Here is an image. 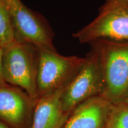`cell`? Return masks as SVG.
<instances>
[{
	"instance_id": "6da1fadb",
	"label": "cell",
	"mask_w": 128,
	"mask_h": 128,
	"mask_svg": "<svg viewBox=\"0 0 128 128\" xmlns=\"http://www.w3.org/2000/svg\"><path fill=\"white\" fill-rule=\"evenodd\" d=\"M98 54L104 80L102 96L112 104L128 96V42L98 39L90 43Z\"/></svg>"
},
{
	"instance_id": "7a4b0ae2",
	"label": "cell",
	"mask_w": 128,
	"mask_h": 128,
	"mask_svg": "<svg viewBox=\"0 0 128 128\" xmlns=\"http://www.w3.org/2000/svg\"><path fill=\"white\" fill-rule=\"evenodd\" d=\"M39 62V48L30 43L15 39L2 48L3 79L8 84L24 90L37 100Z\"/></svg>"
},
{
	"instance_id": "3957f363",
	"label": "cell",
	"mask_w": 128,
	"mask_h": 128,
	"mask_svg": "<svg viewBox=\"0 0 128 128\" xmlns=\"http://www.w3.org/2000/svg\"><path fill=\"white\" fill-rule=\"evenodd\" d=\"M81 44L98 39L128 42V3L123 1H106L98 16L90 23L74 33Z\"/></svg>"
},
{
	"instance_id": "277c9868",
	"label": "cell",
	"mask_w": 128,
	"mask_h": 128,
	"mask_svg": "<svg viewBox=\"0 0 128 128\" xmlns=\"http://www.w3.org/2000/svg\"><path fill=\"white\" fill-rule=\"evenodd\" d=\"M85 58L82 68L64 88L60 97L62 111L68 116L80 104L101 96L103 92L104 80L97 51L91 46Z\"/></svg>"
},
{
	"instance_id": "5b68a950",
	"label": "cell",
	"mask_w": 128,
	"mask_h": 128,
	"mask_svg": "<svg viewBox=\"0 0 128 128\" xmlns=\"http://www.w3.org/2000/svg\"><path fill=\"white\" fill-rule=\"evenodd\" d=\"M85 61L86 58L65 56L58 52L39 49L38 98L65 88L79 72Z\"/></svg>"
},
{
	"instance_id": "8992f818",
	"label": "cell",
	"mask_w": 128,
	"mask_h": 128,
	"mask_svg": "<svg viewBox=\"0 0 128 128\" xmlns=\"http://www.w3.org/2000/svg\"><path fill=\"white\" fill-rule=\"evenodd\" d=\"M8 10L14 38L39 49L57 52L53 44L55 33L46 19L27 7L20 0H4Z\"/></svg>"
},
{
	"instance_id": "52a82bcc",
	"label": "cell",
	"mask_w": 128,
	"mask_h": 128,
	"mask_svg": "<svg viewBox=\"0 0 128 128\" xmlns=\"http://www.w3.org/2000/svg\"><path fill=\"white\" fill-rule=\"evenodd\" d=\"M37 100L20 87L1 83L0 120L10 128H31Z\"/></svg>"
},
{
	"instance_id": "ba28073f",
	"label": "cell",
	"mask_w": 128,
	"mask_h": 128,
	"mask_svg": "<svg viewBox=\"0 0 128 128\" xmlns=\"http://www.w3.org/2000/svg\"><path fill=\"white\" fill-rule=\"evenodd\" d=\"M112 106L102 96L88 99L71 112L63 128H105Z\"/></svg>"
},
{
	"instance_id": "9c48e42d",
	"label": "cell",
	"mask_w": 128,
	"mask_h": 128,
	"mask_svg": "<svg viewBox=\"0 0 128 128\" xmlns=\"http://www.w3.org/2000/svg\"><path fill=\"white\" fill-rule=\"evenodd\" d=\"M64 88L38 99L31 128H64L69 117L60 107V97Z\"/></svg>"
},
{
	"instance_id": "30bf717a",
	"label": "cell",
	"mask_w": 128,
	"mask_h": 128,
	"mask_svg": "<svg viewBox=\"0 0 128 128\" xmlns=\"http://www.w3.org/2000/svg\"><path fill=\"white\" fill-rule=\"evenodd\" d=\"M15 40L8 10L4 0H0V47L4 48Z\"/></svg>"
},
{
	"instance_id": "8fae6325",
	"label": "cell",
	"mask_w": 128,
	"mask_h": 128,
	"mask_svg": "<svg viewBox=\"0 0 128 128\" xmlns=\"http://www.w3.org/2000/svg\"><path fill=\"white\" fill-rule=\"evenodd\" d=\"M105 128H128V104H112Z\"/></svg>"
},
{
	"instance_id": "7c38bea8",
	"label": "cell",
	"mask_w": 128,
	"mask_h": 128,
	"mask_svg": "<svg viewBox=\"0 0 128 128\" xmlns=\"http://www.w3.org/2000/svg\"><path fill=\"white\" fill-rule=\"evenodd\" d=\"M2 48L0 47V84L5 82L3 79L2 74Z\"/></svg>"
},
{
	"instance_id": "4fadbf2b",
	"label": "cell",
	"mask_w": 128,
	"mask_h": 128,
	"mask_svg": "<svg viewBox=\"0 0 128 128\" xmlns=\"http://www.w3.org/2000/svg\"><path fill=\"white\" fill-rule=\"evenodd\" d=\"M0 128H10L7 124H5L4 122L0 120Z\"/></svg>"
},
{
	"instance_id": "5bb4252c",
	"label": "cell",
	"mask_w": 128,
	"mask_h": 128,
	"mask_svg": "<svg viewBox=\"0 0 128 128\" xmlns=\"http://www.w3.org/2000/svg\"><path fill=\"white\" fill-rule=\"evenodd\" d=\"M123 1L128 3V0H106V1Z\"/></svg>"
},
{
	"instance_id": "9a60e30c",
	"label": "cell",
	"mask_w": 128,
	"mask_h": 128,
	"mask_svg": "<svg viewBox=\"0 0 128 128\" xmlns=\"http://www.w3.org/2000/svg\"><path fill=\"white\" fill-rule=\"evenodd\" d=\"M124 103H126V104H128V96L127 98H126V99L125 102H124Z\"/></svg>"
}]
</instances>
